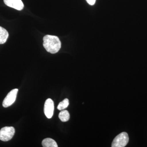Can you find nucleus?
<instances>
[{"label":"nucleus","mask_w":147,"mask_h":147,"mask_svg":"<svg viewBox=\"0 0 147 147\" xmlns=\"http://www.w3.org/2000/svg\"><path fill=\"white\" fill-rule=\"evenodd\" d=\"M43 47L48 53L55 54L61 48V42L57 36L47 35L43 37Z\"/></svg>","instance_id":"nucleus-1"},{"label":"nucleus","mask_w":147,"mask_h":147,"mask_svg":"<svg viewBox=\"0 0 147 147\" xmlns=\"http://www.w3.org/2000/svg\"><path fill=\"white\" fill-rule=\"evenodd\" d=\"M129 142L128 134L123 132L118 135L114 139L112 144V147H125Z\"/></svg>","instance_id":"nucleus-2"},{"label":"nucleus","mask_w":147,"mask_h":147,"mask_svg":"<svg viewBox=\"0 0 147 147\" xmlns=\"http://www.w3.org/2000/svg\"><path fill=\"white\" fill-rule=\"evenodd\" d=\"M15 133V129L13 127H5L0 130V140L7 142L12 138Z\"/></svg>","instance_id":"nucleus-3"},{"label":"nucleus","mask_w":147,"mask_h":147,"mask_svg":"<svg viewBox=\"0 0 147 147\" xmlns=\"http://www.w3.org/2000/svg\"><path fill=\"white\" fill-rule=\"evenodd\" d=\"M18 92V89H14L9 93L3 101V105L4 108L9 107L14 103L16 100Z\"/></svg>","instance_id":"nucleus-4"},{"label":"nucleus","mask_w":147,"mask_h":147,"mask_svg":"<svg viewBox=\"0 0 147 147\" xmlns=\"http://www.w3.org/2000/svg\"><path fill=\"white\" fill-rule=\"evenodd\" d=\"M54 103L51 98H48L44 105V112L45 116L48 119H51L54 113Z\"/></svg>","instance_id":"nucleus-5"},{"label":"nucleus","mask_w":147,"mask_h":147,"mask_svg":"<svg viewBox=\"0 0 147 147\" xmlns=\"http://www.w3.org/2000/svg\"><path fill=\"white\" fill-rule=\"evenodd\" d=\"M4 2L6 5L18 10L24 9V3L21 0H4Z\"/></svg>","instance_id":"nucleus-6"},{"label":"nucleus","mask_w":147,"mask_h":147,"mask_svg":"<svg viewBox=\"0 0 147 147\" xmlns=\"http://www.w3.org/2000/svg\"><path fill=\"white\" fill-rule=\"evenodd\" d=\"M8 36V32L5 29L0 26V44L5 43Z\"/></svg>","instance_id":"nucleus-7"},{"label":"nucleus","mask_w":147,"mask_h":147,"mask_svg":"<svg viewBox=\"0 0 147 147\" xmlns=\"http://www.w3.org/2000/svg\"><path fill=\"white\" fill-rule=\"evenodd\" d=\"M42 146L44 147H58L57 143L51 138H46L42 141Z\"/></svg>","instance_id":"nucleus-8"},{"label":"nucleus","mask_w":147,"mask_h":147,"mask_svg":"<svg viewBox=\"0 0 147 147\" xmlns=\"http://www.w3.org/2000/svg\"><path fill=\"white\" fill-rule=\"evenodd\" d=\"M59 117L61 121L63 122L67 121L70 117L68 111L66 110H61L59 114Z\"/></svg>","instance_id":"nucleus-9"},{"label":"nucleus","mask_w":147,"mask_h":147,"mask_svg":"<svg viewBox=\"0 0 147 147\" xmlns=\"http://www.w3.org/2000/svg\"><path fill=\"white\" fill-rule=\"evenodd\" d=\"M69 101L67 98H65L61 102H60L57 106V109L59 110H63L68 107Z\"/></svg>","instance_id":"nucleus-10"},{"label":"nucleus","mask_w":147,"mask_h":147,"mask_svg":"<svg viewBox=\"0 0 147 147\" xmlns=\"http://www.w3.org/2000/svg\"><path fill=\"white\" fill-rule=\"evenodd\" d=\"M87 3L90 5H93L96 2V0H86Z\"/></svg>","instance_id":"nucleus-11"}]
</instances>
